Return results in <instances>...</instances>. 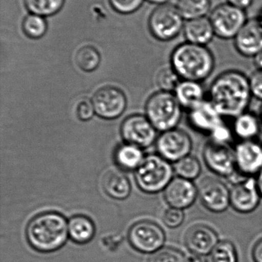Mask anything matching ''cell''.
I'll list each match as a JSON object with an SVG mask.
<instances>
[{
  "label": "cell",
  "instance_id": "8d00e7d4",
  "mask_svg": "<svg viewBox=\"0 0 262 262\" xmlns=\"http://www.w3.org/2000/svg\"><path fill=\"white\" fill-rule=\"evenodd\" d=\"M95 112L92 101L89 99L80 100L76 106V115L82 121H88L92 119Z\"/></svg>",
  "mask_w": 262,
  "mask_h": 262
},
{
  "label": "cell",
  "instance_id": "5bb4252c",
  "mask_svg": "<svg viewBox=\"0 0 262 262\" xmlns=\"http://www.w3.org/2000/svg\"><path fill=\"white\" fill-rule=\"evenodd\" d=\"M95 112L104 119L112 120L123 115L127 105L126 95L114 87H105L97 91L92 98Z\"/></svg>",
  "mask_w": 262,
  "mask_h": 262
},
{
  "label": "cell",
  "instance_id": "4316f807",
  "mask_svg": "<svg viewBox=\"0 0 262 262\" xmlns=\"http://www.w3.org/2000/svg\"><path fill=\"white\" fill-rule=\"evenodd\" d=\"M65 0H24L26 9L34 15L50 16L59 12Z\"/></svg>",
  "mask_w": 262,
  "mask_h": 262
},
{
  "label": "cell",
  "instance_id": "484cf974",
  "mask_svg": "<svg viewBox=\"0 0 262 262\" xmlns=\"http://www.w3.org/2000/svg\"><path fill=\"white\" fill-rule=\"evenodd\" d=\"M175 6L186 21L209 16L212 10V0H176Z\"/></svg>",
  "mask_w": 262,
  "mask_h": 262
},
{
  "label": "cell",
  "instance_id": "83f0119b",
  "mask_svg": "<svg viewBox=\"0 0 262 262\" xmlns=\"http://www.w3.org/2000/svg\"><path fill=\"white\" fill-rule=\"evenodd\" d=\"M174 171L178 177L194 181L201 175V165L196 157L187 156L176 162L174 165Z\"/></svg>",
  "mask_w": 262,
  "mask_h": 262
},
{
  "label": "cell",
  "instance_id": "6da1fadb",
  "mask_svg": "<svg viewBox=\"0 0 262 262\" xmlns=\"http://www.w3.org/2000/svg\"><path fill=\"white\" fill-rule=\"evenodd\" d=\"M252 98L249 78L238 70L220 74L209 89V100L223 118H235L247 112Z\"/></svg>",
  "mask_w": 262,
  "mask_h": 262
},
{
  "label": "cell",
  "instance_id": "7a4b0ae2",
  "mask_svg": "<svg viewBox=\"0 0 262 262\" xmlns=\"http://www.w3.org/2000/svg\"><path fill=\"white\" fill-rule=\"evenodd\" d=\"M26 237L29 246L36 252H56L65 246L69 238L67 220L58 212L39 214L27 225Z\"/></svg>",
  "mask_w": 262,
  "mask_h": 262
},
{
  "label": "cell",
  "instance_id": "9a60e30c",
  "mask_svg": "<svg viewBox=\"0 0 262 262\" xmlns=\"http://www.w3.org/2000/svg\"><path fill=\"white\" fill-rule=\"evenodd\" d=\"M121 133L128 143L140 148L151 146L156 138V129L148 118L142 115L126 118L122 125Z\"/></svg>",
  "mask_w": 262,
  "mask_h": 262
},
{
  "label": "cell",
  "instance_id": "f6af8a7d",
  "mask_svg": "<svg viewBox=\"0 0 262 262\" xmlns=\"http://www.w3.org/2000/svg\"><path fill=\"white\" fill-rule=\"evenodd\" d=\"M257 19H258V23H260L262 27V9L260 10L259 13L258 14V16H257Z\"/></svg>",
  "mask_w": 262,
  "mask_h": 262
},
{
  "label": "cell",
  "instance_id": "277c9868",
  "mask_svg": "<svg viewBox=\"0 0 262 262\" xmlns=\"http://www.w3.org/2000/svg\"><path fill=\"white\" fill-rule=\"evenodd\" d=\"M146 115L156 130L165 132L175 128L179 124L183 107L172 92L162 91L149 98Z\"/></svg>",
  "mask_w": 262,
  "mask_h": 262
},
{
  "label": "cell",
  "instance_id": "7c38bea8",
  "mask_svg": "<svg viewBox=\"0 0 262 262\" xmlns=\"http://www.w3.org/2000/svg\"><path fill=\"white\" fill-rule=\"evenodd\" d=\"M198 198L206 209L221 213L230 206V189L221 180L206 177L198 186Z\"/></svg>",
  "mask_w": 262,
  "mask_h": 262
},
{
  "label": "cell",
  "instance_id": "ee69618b",
  "mask_svg": "<svg viewBox=\"0 0 262 262\" xmlns=\"http://www.w3.org/2000/svg\"><path fill=\"white\" fill-rule=\"evenodd\" d=\"M148 1L155 3V4H159L161 6V5L167 4L169 0H148Z\"/></svg>",
  "mask_w": 262,
  "mask_h": 262
},
{
  "label": "cell",
  "instance_id": "836d02e7",
  "mask_svg": "<svg viewBox=\"0 0 262 262\" xmlns=\"http://www.w3.org/2000/svg\"><path fill=\"white\" fill-rule=\"evenodd\" d=\"M209 137H210L211 141L214 143L229 145L235 136L232 129L223 123L212 131Z\"/></svg>",
  "mask_w": 262,
  "mask_h": 262
},
{
  "label": "cell",
  "instance_id": "cb8c5ba5",
  "mask_svg": "<svg viewBox=\"0 0 262 262\" xmlns=\"http://www.w3.org/2000/svg\"><path fill=\"white\" fill-rule=\"evenodd\" d=\"M103 188L108 195L118 200L127 198L131 192L129 179L118 171H112L105 176Z\"/></svg>",
  "mask_w": 262,
  "mask_h": 262
},
{
  "label": "cell",
  "instance_id": "3957f363",
  "mask_svg": "<svg viewBox=\"0 0 262 262\" xmlns=\"http://www.w3.org/2000/svg\"><path fill=\"white\" fill-rule=\"evenodd\" d=\"M171 64L182 79L201 82L213 72L215 58L207 46L186 41L174 49Z\"/></svg>",
  "mask_w": 262,
  "mask_h": 262
},
{
  "label": "cell",
  "instance_id": "ba28073f",
  "mask_svg": "<svg viewBox=\"0 0 262 262\" xmlns=\"http://www.w3.org/2000/svg\"><path fill=\"white\" fill-rule=\"evenodd\" d=\"M129 244L137 252L153 254L163 248L166 243V233L156 223L140 221L129 229L128 233Z\"/></svg>",
  "mask_w": 262,
  "mask_h": 262
},
{
  "label": "cell",
  "instance_id": "7402d4cb",
  "mask_svg": "<svg viewBox=\"0 0 262 262\" xmlns=\"http://www.w3.org/2000/svg\"><path fill=\"white\" fill-rule=\"evenodd\" d=\"M261 120L251 112H246L234 118L232 131L240 141L256 140L261 132Z\"/></svg>",
  "mask_w": 262,
  "mask_h": 262
},
{
  "label": "cell",
  "instance_id": "ffe728a7",
  "mask_svg": "<svg viewBox=\"0 0 262 262\" xmlns=\"http://www.w3.org/2000/svg\"><path fill=\"white\" fill-rule=\"evenodd\" d=\"M183 35L187 42L207 46L215 38V32L209 16L186 20Z\"/></svg>",
  "mask_w": 262,
  "mask_h": 262
},
{
  "label": "cell",
  "instance_id": "d6986e66",
  "mask_svg": "<svg viewBox=\"0 0 262 262\" xmlns=\"http://www.w3.org/2000/svg\"><path fill=\"white\" fill-rule=\"evenodd\" d=\"M218 242L216 232L206 225H195L186 232L185 244L192 253L209 255Z\"/></svg>",
  "mask_w": 262,
  "mask_h": 262
},
{
  "label": "cell",
  "instance_id": "44dd1931",
  "mask_svg": "<svg viewBox=\"0 0 262 262\" xmlns=\"http://www.w3.org/2000/svg\"><path fill=\"white\" fill-rule=\"evenodd\" d=\"M175 95L182 107L189 111L206 100L201 82L182 80L175 90Z\"/></svg>",
  "mask_w": 262,
  "mask_h": 262
},
{
  "label": "cell",
  "instance_id": "52a82bcc",
  "mask_svg": "<svg viewBox=\"0 0 262 262\" xmlns=\"http://www.w3.org/2000/svg\"><path fill=\"white\" fill-rule=\"evenodd\" d=\"M186 20L175 5L158 6L151 14L149 29L155 38L163 41H171L183 31Z\"/></svg>",
  "mask_w": 262,
  "mask_h": 262
},
{
  "label": "cell",
  "instance_id": "d6a6232c",
  "mask_svg": "<svg viewBox=\"0 0 262 262\" xmlns=\"http://www.w3.org/2000/svg\"><path fill=\"white\" fill-rule=\"evenodd\" d=\"M182 78L172 69H164L158 73L157 83L163 92H175L182 81Z\"/></svg>",
  "mask_w": 262,
  "mask_h": 262
},
{
  "label": "cell",
  "instance_id": "8992f818",
  "mask_svg": "<svg viewBox=\"0 0 262 262\" xmlns=\"http://www.w3.org/2000/svg\"><path fill=\"white\" fill-rule=\"evenodd\" d=\"M209 18L215 36L223 40L234 39L249 20L246 10L228 3L213 8Z\"/></svg>",
  "mask_w": 262,
  "mask_h": 262
},
{
  "label": "cell",
  "instance_id": "ac0fdd59",
  "mask_svg": "<svg viewBox=\"0 0 262 262\" xmlns=\"http://www.w3.org/2000/svg\"><path fill=\"white\" fill-rule=\"evenodd\" d=\"M223 117L218 113L209 100L188 111V122L197 132L210 135L215 128L224 123Z\"/></svg>",
  "mask_w": 262,
  "mask_h": 262
},
{
  "label": "cell",
  "instance_id": "f35d334b",
  "mask_svg": "<svg viewBox=\"0 0 262 262\" xmlns=\"http://www.w3.org/2000/svg\"><path fill=\"white\" fill-rule=\"evenodd\" d=\"M254 2L255 0H226V3L246 11L253 5Z\"/></svg>",
  "mask_w": 262,
  "mask_h": 262
},
{
  "label": "cell",
  "instance_id": "d590c367",
  "mask_svg": "<svg viewBox=\"0 0 262 262\" xmlns=\"http://www.w3.org/2000/svg\"><path fill=\"white\" fill-rule=\"evenodd\" d=\"M144 0H109L114 10L122 14L135 12L143 5Z\"/></svg>",
  "mask_w": 262,
  "mask_h": 262
},
{
  "label": "cell",
  "instance_id": "1f68e13d",
  "mask_svg": "<svg viewBox=\"0 0 262 262\" xmlns=\"http://www.w3.org/2000/svg\"><path fill=\"white\" fill-rule=\"evenodd\" d=\"M186 256L178 249L163 247L152 254L148 262H186Z\"/></svg>",
  "mask_w": 262,
  "mask_h": 262
},
{
  "label": "cell",
  "instance_id": "f1b7e54d",
  "mask_svg": "<svg viewBox=\"0 0 262 262\" xmlns=\"http://www.w3.org/2000/svg\"><path fill=\"white\" fill-rule=\"evenodd\" d=\"M75 61L80 69L86 72H92L99 66L101 56L93 46L81 48L75 55Z\"/></svg>",
  "mask_w": 262,
  "mask_h": 262
},
{
  "label": "cell",
  "instance_id": "b9f144b4",
  "mask_svg": "<svg viewBox=\"0 0 262 262\" xmlns=\"http://www.w3.org/2000/svg\"><path fill=\"white\" fill-rule=\"evenodd\" d=\"M253 59L257 70L262 71V51L256 56L254 57Z\"/></svg>",
  "mask_w": 262,
  "mask_h": 262
},
{
  "label": "cell",
  "instance_id": "60d3db41",
  "mask_svg": "<svg viewBox=\"0 0 262 262\" xmlns=\"http://www.w3.org/2000/svg\"><path fill=\"white\" fill-rule=\"evenodd\" d=\"M186 262H207V259L203 255L191 252V254L186 256Z\"/></svg>",
  "mask_w": 262,
  "mask_h": 262
},
{
  "label": "cell",
  "instance_id": "d4e9b609",
  "mask_svg": "<svg viewBox=\"0 0 262 262\" xmlns=\"http://www.w3.org/2000/svg\"><path fill=\"white\" fill-rule=\"evenodd\" d=\"M143 160V152L140 147L129 143L118 146L115 152V163L125 170L138 169Z\"/></svg>",
  "mask_w": 262,
  "mask_h": 262
},
{
  "label": "cell",
  "instance_id": "bcb514c9",
  "mask_svg": "<svg viewBox=\"0 0 262 262\" xmlns=\"http://www.w3.org/2000/svg\"><path fill=\"white\" fill-rule=\"evenodd\" d=\"M260 119H261V124H262V106L261 108V115H260Z\"/></svg>",
  "mask_w": 262,
  "mask_h": 262
},
{
  "label": "cell",
  "instance_id": "f546056e",
  "mask_svg": "<svg viewBox=\"0 0 262 262\" xmlns=\"http://www.w3.org/2000/svg\"><path fill=\"white\" fill-rule=\"evenodd\" d=\"M207 262H238L235 246L229 241L219 242L208 255Z\"/></svg>",
  "mask_w": 262,
  "mask_h": 262
},
{
  "label": "cell",
  "instance_id": "4fadbf2b",
  "mask_svg": "<svg viewBox=\"0 0 262 262\" xmlns=\"http://www.w3.org/2000/svg\"><path fill=\"white\" fill-rule=\"evenodd\" d=\"M237 172L255 177L262 169V145L257 140L239 141L234 148Z\"/></svg>",
  "mask_w": 262,
  "mask_h": 262
},
{
  "label": "cell",
  "instance_id": "5b68a950",
  "mask_svg": "<svg viewBox=\"0 0 262 262\" xmlns=\"http://www.w3.org/2000/svg\"><path fill=\"white\" fill-rule=\"evenodd\" d=\"M174 167L161 156L145 157L135 172L138 187L148 193H156L167 187L173 180Z\"/></svg>",
  "mask_w": 262,
  "mask_h": 262
},
{
  "label": "cell",
  "instance_id": "e575fe53",
  "mask_svg": "<svg viewBox=\"0 0 262 262\" xmlns=\"http://www.w3.org/2000/svg\"><path fill=\"white\" fill-rule=\"evenodd\" d=\"M163 223L171 229L179 227L185 220V213L183 209L170 207L163 215Z\"/></svg>",
  "mask_w": 262,
  "mask_h": 262
},
{
  "label": "cell",
  "instance_id": "9c48e42d",
  "mask_svg": "<svg viewBox=\"0 0 262 262\" xmlns=\"http://www.w3.org/2000/svg\"><path fill=\"white\" fill-rule=\"evenodd\" d=\"M203 157L208 169L215 175L232 179L236 174L234 149L229 145L209 140L203 148Z\"/></svg>",
  "mask_w": 262,
  "mask_h": 262
},
{
  "label": "cell",
  "instance_id": "74e56055",
  "mask_svg": "<svg viewBox=\"0 0 262 262\" xmlns=\"http://www.w3.org/2000/svg\"><path fill=\"white\" fill-rule=\"evenodd\" d=\"M252 97L262 101V71L257 70L249 78Z\"/></svg>",
  "mask_w": 262,
  "mask_h": 262
},
{
  "label": "cell",
  "instance_id": "ab89813d",
  "mask_svg": "<svg viewBox=\"0 0 262 262\" xmlns=\"http://www.w3.org/2000/svg\"><path fill=\"white\" fill-rule=\"evenodd\" d=\"M252 258L255 262H262V238L257 242L252 249Z\"/></svg>",
  "mask_w": 262,
  "mask_h": 262
},
{
  "label": "cell",
  "instance_id": "30bf717a",
  "mask_svg": "<svg viewBox=\"0 0 262 262\" xmlns=\"http://www.w3.org/2000/svg\"><path fill=\"white\" fill-rule=\"evenodd\" d=\"M192 146L190 136L186 131L177 128L163 132L156 142L159 156L174 163L190 155Z\"/></svg>",
  "mask_w": 262,
  "mask_h": 262
},
{
  "label": "cell",
  "instance_id": "8fae6325",
  "mask_svg": "<svg viewBox=\"0 0 262 262\" xmlns=\"http://www.w3.org/2000/svg\"><path fill=\"white\" fill-rule=\"evenodd\" d=\"M234 181L230 189V206L239 213L254 212L261 199L256 179L243 177Z\"/></svg>",
  "mask_w": 262,
  "mask_h": 262
},
{
  "label": "cell",
  "instance_id": "603a6c76",
  "mask_svg": "<svg viewBox=\"0 0 262 262\" xmlns=\"http://www.w3.org/2000/svg\"><path fill=\"white\" fill-rule=\"evenodd\" d=\"M69 238L75 244L85 245L93 239L95 227L93 222L85 215H77L68 221Z\"/></svg>",
  "mask_w": 262,
  "mask_h": 262
},
{
  "label": "cell",
  "instance_id": "e0dca14e",
  "mask_svg": "<svg viewBox=\"0 0 262 262\" xmlns=\"http://www.w3.org/2000/svg\"><path fill=\"white\" fill-rule=\"evenodd\" d=\"M233 41L235 50L241 56H256L262 51V27L258 19L248 20Z\"/></svg>",
  "mask_w": 262,
  "mask_h": 262
},
{
  "label": "cell",
  "instance_id": "2e32d148",
  "mask_svg": "<svg viewBox=\"0 0 262 262\" xmlns=\"http://www.w3.org/2000/svg\"><path fill=\"white\" fill-rule=\"evenodd\" d=\"M164 197L170 207L183 210L191 207L196 201L198 186L193 181L177 177L165 189Z\"/></svg>",
  "mask_w": 262,
  "mask_h": 262
},
{
  "label": "cell",
  "instance_id": "7bdbcfd3",
  "mask_svg": "<svg viewBox=\"0 0 262 262\" xmlns=\"http://www.w3.org/2000/svg\"><path fill=\"white\" fill-rule=\"evenodd\" d=\"M257 184H258V189H259L260 193H261L262 198V169L260 171L259 173L257 176Z\"/></svg>",
  "mask_w": 262,
  "mask_h": 262
},
{
  "label": "cell",
  "instance_id": "4dcf8cb0",
  "mask_svg": "<svg viewBox=\"0 0 262 262\" xmlns=\"http://www.w3.org/2000/svg\"><path fill=\"white\" fill-rule=\"evenodd\" d=\"M23 29L29 38L37 39L46 34L47 23L43 16L30 14L23 20Z\"/></svg>",
  "mask_w": 262,
  "mask_h": 262
}]
</instances>
